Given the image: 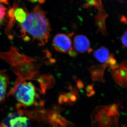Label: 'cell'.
Returning a JSON list of instances; mask_svg holds the SVG:
<instances>
[{
  "label": "cell",
  "mask_w": 127,
  "mask_h": 127,
  "mask_svg": "<svg viewBox=\"0 0 127 127\" xmlns=\"http://www.w3.org/2000/svg\"><path fill=\"white\" fill-rule=\"evenodd\" d=\"M21 25L23 31L37 40L41 45H44L47 42L51 27L45 12L39 6H36L27 15L26 21Z\"/></svg>",
  "instance_id": "obj_1"
},
{
  "label": "cell",
  "mask_w": 127,
  "mask_h": 127,
  "mask_svg": "<svg viewBox=\"0 0 127 127\" xmlns=\"http://www.w3.org/2000/svg\"><path fill=\"white\" fill-rule=\"evenodd\" d=\"M119 117H113L107 113V106L97 107L93 113V122L95 127H112L114 124L118 126Z\"/></svg>",
  "instance_id": "obj_2"
},
{
  "label": "cell",
  "mask_w": 127,
  "mask_h": 127,
  "mask_svg": "<svg viewBox=\"0 0 127 127\" xmlns=\"http://www.w3.org/2000/svg\"><path fill=\"white\" fill-rule=\"evenodd\" d=\"M35 95V87L30 82L20 83L15 92V96L17 101L27 106L33 104Z\"/></svg>",
  "instance_id": "obj_3"
},
{
  "label": "cell",
  "mask_w": 127,
  "mask_h": 127,
  "mask_svg": "<svg viewBox=\"0 0 127 127\" xmlns=\"http://www.w3.org/2000/svg\"><path fill=\"white\" fill-rule=\"evenodd\" d=\"M112 76L115 81L122 88H127V61L123 62L112 70Z\"/></svg>",
  "instance_id": "obj_4"
},
{
  "label": "cell",
  "mask_w": 127,
  "mask_h": 127,
  "mask_svg": "<svg viewBox=\"0 0 127 127\" xmlns=\"http://www.w3.org/2000/svg\"><path fill=\"white\" fill-rule=\"evenodd\" d=\"M53 43L55 49L59 52L65 53L72 50L71 39L66 34H57L53 38Z\"/></svg>",
  "instance_id": "obj_5"
},
{
  "label": "cell",
  "mask_w": 127,
  "mask_h": 127,
  "mask_svg": "<svg viewBox=\"0 0 127 127\" xmlns=\"http://www.w3.org/2000/svg\"><path fill=\"white\" fill-rule=\"evenodd\" d=\"M74 47L78 52L84 53L89 51L91 44L88 38L83 35H77L74 39Z\"/></svg>",
  "instance_id": "obj_6"
},
{
  "label": "cell",
  "mask_w": 127,
  "mask_h": 127,
  "mask_svg": "<svg viewBox=\"0 0 127 127\" xmlns=\"http://www.w3.org/2000/svg\"><path fill=\"white\" fill-rule=\"evenodd\" d=\"M108 66L106 63L104 65L94 66L89 69L92 75V78L94 82L97 81L104 82L103 78L105 68Z\"/></svg>",
  "instance_id": "obj_7"
},
{
  "label": "cell",
  "mask_w": 127,
  "mask_h": 127,
  "mask_svg": "<svg viewBox=\"0 0 127 127\" xmlns=\"http://www.w3.org/2000/svg\"><path fill=\"white\" fill-rule=\"evenodd\" d=\"M102 7V4L99 5L97 7L98 9H99V12L96 18V22L98 27L99 31L101 32L103 34L105 35L107 34V32L105 27L104 21L107 15L105 14Z\"/></svg>",
  "instance_id": "obj_8"
},
{
  "label": "cell",
  "mask_w": 127,
  "mask_h": 127,
  "mask_svg": "<svg viewBox=\"0 0 127 127\" xmlns=\"http://www.w3.org/2000/svg\"><path fill=\"white\" fill-rule=\"evenodd\" d=\"M94 56L100 62L104 63L107 62L110 55L108 49L102 46L94 51Z\"/></svg>",
  "instance_id": "obj_9"
},
{
  "label": "cell",
  "mask_w": 127,
  "mask_h": 127,
  "mask_svg": "<svg viewBox=\"0 0 127 127\" xmlns=\"http://www.w3.org/2000/svg\"><path fill=\"white\" fill-rule=\"evenodd\" d=\"M10 127H30V119L27 117H18L10 121Z\"/></svg>",
  "instance_id": "obj_10"
},
{
  "label": "cell",
  "mask_w": 127,
  "mask_h": 127,
  "mask_svg": "<svg viewBox=\"0 0 127 127\" xmlns=\"http://www.w3.org/2000/svg\"><path fill=\"white\" fill-rule=\"evenodd\" d=\"M37 80L39 82H42L47 84L48 89L53 88L56 82L54 77L51 75H42L37 78Z\"/></svg>",
  "instance_id": "obj_11"
},
{
  "label": "cell",
  "mask_w": 127,
  "mask_h": 127,
  "mask_svg": "<svg viewBox=\"0 0 127 127\" xmlns=\"http://www.w3.org/2000/svg\"><path fill=\"white\" fill-rule=\"evenodd\" d=\"M14 16L18 22L22 24L26 21L27 15L26 12L23 9L18 8L15 10Z\"/></svg>",
  "instance_id": "obj_12"
},
{
  "label": "cell",
  "mask_w": 127,
  "mask_h": 127,
  "mask_svg": "<svg viewBox=\"0 0 127 127\" xmlns=\"http://www.w3.org/2000/svg\"><path fill=\"white\" fill-rule=\"evenodd\" d=\"M107 113L113 117H119V108L118 104L116 103L107 106Z\"/></svg>",
  "instance_id": "obj_13"
},
{
  "label": "cell",
  "mask_w": 127,
  "mask_h": 127,
  "mask_svg": "<svg viewBox=\"0 0 127 127\" xmlns=\"http://www.w3.org/2000/svg\"><path fill=\"white\" fill-rule=\"evenodd\" d=\"M8 82V78L6 75L0 72V88L6 89Z\"/></svg>",
  "instance_id": "obj_14"
},
{
  "label": "cell",
  "mask_w": 127,
  "mask_h": 127,
  "mask_svg": "<svg viewBox=\"0 0 127 127\" xmlns=\"http://www.w3.org/2000/svg\"><path fill=\"white\" fill-rule=\"evenodd\" d=\"M7 9L0 2V27L2 26L4 22Z\"/></svg>",
  "instance_id": "obj_15"
},
{
  "label": "cell",
  "mask_w": 127,
  "mask_h": 127,
  "mask_svg": "<svg viewBox=\"0 0 127 127\" xmlns=\"http://www.w3.org/2000/svg\"><path fill=\"white\" fill-rule=\"evenodd\" d=\"M25 114L34 120H38L37 114L35 111H25Z\"/></svg>",
  "instance_id": "obj_16"
},
{
  "label": "cell",
  "mask_w": 127,
  "mask_h": 127,
  "mask_svg": "<svg viewBox=\"0 0 127 127\" xmlns=\"http://www.w3.org/2000/svg\"><path fill=\"white\" fill-rule=\"evenodd\" d=\"M52 109L57 113L60 114L65 109V108L62 107L59 105L56 104H53L52 105Z\"/></svg>",
  "instance_id": "obj_17"
},
{
  "label": "cell",
  "mask_w": 127,
  "mask_h": 127,
  "mask_svg": "<svg viewBox=\"0 0 127 127\" xmlns=\"http://www.w3.org/2000/svg\"><path fill=\"white\" fill-rule=\"evenodd\" d=\"M122 43L125 47H127V31L125 32L121 38Z\"/></svg>",
  "instance_id": "obj_18"
},
{
  "label": "cell",
  "mask_w": 127,
  "mask_h": 127,
  "mask_svg": "<svg viewBox=\"0 0 127 127\" xmlns=\"http://www.w3.org/2000/svg\"><path fill=\"white\" fill-rule=\"evenodd\" d=\"M39 83L40 84L41 88L42 94L43 95H45L46 94V91L47 89H48L47 84H46L45 83L42 82Z\"/></svg>",
  "instance_id": "obj_19"
},
{
  "label": "cell",
  "mask_w": 127,
  "mask_h": 127,
  "mask_svg": "<svg viewBox=\"0 0 127 127\" xmlns=\"http://www.w3.org/2000/svg\"><path fill=\"white\" fill-rule=\"evenodd\" d=\"M6 89L0 88V102L2 101L4 99Z\"/></svg>",
  "instance_id": "obj_20"
},
{
  "label": "cell",
  "mask_w": 127,
  "mask_h": 127,
  "mask_svg": "<svg viewBox=\"0 0 127 127\" xmlns=\"http://www.w3.org/2000/svg\"><path fill=\"white\" fill-rule=\"evenodd\" d=\"M16 107L18 111H26V108L24 104L18 103L16 105Z\"/></svg>",
  "instance_id": "obj_21"
},
{
  "label": "cell",
  "mask_w": 127,
  "mask_h": 127,
  "mask_svg": "<svg viewBox=\"0 0 127 127\" xmlns=\"http://www.w3.org/2000/svg\"><path fill=\"white\" fill-rule=\"evenodd\" d=\"M94 84L93 83L92 84H90V85H87L86 88V94H89L92 92V91H94Z\"/></svg>",
  "instance_id": "obj_22"
},
{
  "label": "cell",
  "mask_w": 127,
  "mask_h": 127,
  "mask_svg": "<svg viewBox=\"0 0 127 127\" xmlns=\"http://www.w3.org/2000/svg\"><path fill=\"white\" fill-rule=\"evenodd\" d=\"M77 87L79 89H82L84 88V84L83 82L80 79H78L76 82Z\"/></svg>",
  "instance_id": "obj_23"
},
{
  "label": "cell",
  "mask_w": 127,
  "mask_h": 127,
  "mask_svg": "<svg viewBox=\"0 0 127 127\" xmlns=\"http://www.w3.org/2000/svg\"><path fill=\"white\" fill-rule=\"evenodd\" d=\"M7 116L11 120L14 119L17 117H19L18 116V113L16 112L10 113H9L8 114Z\"/></svg>",
  "instance_id": "obj_24"
},
{
  "label": "cell",
  "mask_w": 127,
  "mask_h": 127,
  "mask_svg": "<svg viewBox=\"0 0 127 127\" xmlns=\"http://www.w3.org/2000/svg\"><path fill=\"white\" fill-rule=\"evenodd\" d=\"M63 93H59L58 98V103L61 105H63L64 104L63 101Z\"/></svg>",
  "instance_id": "obj_25"
},
{
  "label": "cell",
  "mask_w": 127,
  "mask_h": 127,
  "mask_svg": "<svg viewBox=\"0 0 127 127\" xmlns=\"http://www.w3.org/2000/svg\"><path fill=\"white\" fill-rule=\"evenodd\" d=\"M45 103V100H41L39 103V106L40 107H42L43 106Z\"/></svg>",
  "instance_id": "obj_26"
},
{
  "label": "cell",
  "mask_w": 127,
  "mask_h": 127,
  "mask_svg": "<svg viewBox=\"0 0 127 127\" xmlns=\"http://www.w3.org/2000/svg\"><path fill=\"white\" fill-rule=\"evenodd\" d=\"M95 91L94 90V91H92V92H91L90 93L86 94V95L88 97H91L92 96L95 95Z\"/></svg>",
  "instance_id": "obj_27"
},
{
  "label": "cell",
  "mask_w": 127,
  "mask_h": 127,
  "mask_svg": "<svg viewBox=\"0 0 127 127\" xmlns=\"http://www.w3.org/2000/svg\"><path fill=\"white\" fill-rule=\"evenodd\" d=\"M33 104H34V106L36 107H38L39 106V103L37 102H36V101H34Z\"/></svg>",
  "instance_id": "obj_28"
},
{
  "label": "cell",
  "mask_w": 127,
  "mask_h": 127,
  "mask_svg": "<svg viewBox=\"0 0 127 127\" xmlns=\"http://www.w3.org/2000/svg\"><path fill=\"white\" fill-rule=\"evenodd\" d=\"M60 127H66V126H65V127H64V126H60Z\"/></svg>",
  "instance_id": "obj_29"
}]
</instances>
